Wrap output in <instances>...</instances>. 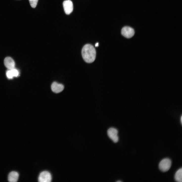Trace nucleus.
<instances>
[{
  "instance_id": "1",
  "label": "nucleus",
  "mask_w": 182,
  "mask_h": 182,
  "mask_svg": "<svg viewBox=\"0 0 182 182\" xmlns=\"http://www.w3.org/2000/svg\"><path fill=\"white\" fill-rule=\"evenodd\" d=\"M81 52L82 57L86 62L91 63L95 60L96 51L92 45L89 44L85 45L82 49Z\"/></svg>"
},
{
  "instance_id": "2",
  "label": "nucleus",
  "mask_w": 182,
  "mask_h": 182,
  "mask_svg": "<svg viewBox=\"0 0 182 182\" xmlns=\"http://www.w3.org/2000/svg\"><path fill=\"white\" fill-rule=\"evenodd\" d=\"M171 163V161L169 158H166L164 159L159 163V168L162 172H166L170 168Z\"/></svg>"
},
{
  "instance_id": "3",
  "label": "nucleus",
  "mask_w": 182,
  "mask_h": 182,
  "mask_svg": "<svg viewBox=\"0 0 182 182\" xmlns=\"http://www.w3.org/2000/svg\"><path fill=\"white\" fill-rule=\"evenodd\" d=\"M52 180V176L48 171H44L41 172L38 177V181L40 182H50Z\"/></svg>"
},
{
  "instance_id": "4",
  "label": "nucleus",
  "mask_w": 182,
  "mask_h": 182,
  "mask_svg": "<svg viewBox=\"0 0 182 182\" xmlns=\"http://www.w3.org/2000/svg\"><path fill=\"white\" fill-rule=\"evenodd\" d=\"M121 33L125 37L130 38L134 35V31L132 28L128 26H125L122 29Z\"/></svg>"
},
{
  "instance_id": "5",
  "label": "nucleus",
  "mask_w": 182,
  "mask_h": 182,
  "mask_svg": "<svg viewBox=\"0 0 182 182\" xmlns=\"http://www.w3.org/2000/svg\"><path fill=\"white\" fill-rule=\"evenodd\" d=\"M107 133L109 137L114 142L117 143L118 142L119 139L118 131L116 129L113 128H110L108 130Z\"/></svg>"
},
{
  "instance_id": "6",
  "label": "nucleus",
  "mask_w": 182,
  "mask_h": 182,
  "mask_svg": "<svg viewBox=\"0 0 182 182\" xmlns=\"http://www.w3.org/2000/svg\"><path fill=\"white\" fill-rule=\"evenodd\" d=\"M63 6L65 13L67 14H70L73 10V4L72 2L70 0L64 1L63 3Z\"/></svg>"
},
{
  "instance_id": "7",
  "label": "nucleus",
  "mask_w": 182,
  "mask_h": 182,
  "mask_svg": "<svg viewBox=\"0 0 182 182\" xmlns=\"http://www.w3.org/2000/svg\"><path fill=\"white\" fill-rule=\"evenodd\" d=\"M64 86L62 84L56 82H53L51 84V88L52 91L55 93H59L63 90Z\"/></svg>"
},
{
  "instance_id": "8",
  "label": "nucleus",
  "mask_w": 182,
  "mask_h": 182,
  "mask_svg": "<svg viewBox=\"0 0 182 182\" xmlns=\"http://www.w3.org/2000/svg\"><path fill=\"white\" fill-rule=\"evenodd\" d=\"M4 63L6 67L9 69L14 68L15 63L14 60L9 57H6L4 60Z\"/></svg>"
},
{
  "instance_id": "9",
  "label": "nucleus",
  "mask_w": 182,
  "mask_h": 182,
  "mask_svg": "<svg viewBox=\"0 0 182 182\" xmlns=\"http://www.w3.org/2000/svg\"><path fill=\"white\" fill-rule=\"evenodd\" d=\"M19 176V174L17 172H11L8 175V180L10 182H16L18 180Z\"/></svg>"
},
{
  "instance_id": "10",
  "label": "nucleus",
  "mask_w": 182,
  "mask_h": 182,
  "mask_svg": "<svg viewBox=\"0 0 182 182\" xmlns=\"http://www.w3.org/2000/svg\"><path fill=\"white\" fill-rule=\"evenodd\" d=\"M182 168L179 169L176 172L174 176L175 180L178 182L182 181Z\"/></svg>"
},
{
  "instance_id": "11",
  "label": "nucleus",
  "mask_w": 182,
  "mask_h": 182,
  "mask_svg": "<svg viewBox=\"0 0 182 182\" xmlns=\"http://www.w3.org/2000/svg\"><path fill=\"white\" fill-rule=\"evenodd\" d=\"M30 4L33 8H35L37 5L38 0H29Z\"/></svg>"
},
{
  "instance_id": "12",
  "label": "nucleus",
  "mask_w": 182,
  "mask_h": 182,
  "mask_svg": "<svg viewBox=\"0 0 182 182\" xmlns=\"http://www.w3.org/2000/svg\"><path fill=\"white\" fill-rule=\"evenodd\" d=\"M10 70L13 77H16L18 76L19 75V72L17 70L14 68Z\"/></svg>"
},
{
  "instance_id": "13",
  "label": "nucleus",
  "mask_w": 182,
  "mask_h": 182,
  "mask_svg": "<svg viewBox=\"0 0 182 182\" xmlns=\"http://www.w3.org/2000/svg\"><path fill=\"white\" fill-rule=\"evenodd\" d=\"M6 75L8 78L9 79L12 78L13 77L10 69H9L6 72Z\"/></svg>"
},
{
  "instance_id": "14",
  "label": "nucleus",
  "mask_w": 182,
  "mask_h": 182,
  "mask_svg": "<svg viewBox=\"0 0 182 182\" xmlns=\"http://www.w3.org/2000/svg\"><path fill=\"white\" fill-rule=\"evenodd\" d=\"M95 46L96 47H98V43H96L95 44Z\"/></svg>"
},
{
  "instance_id": "15",
  "label": "nucleus",
  "mask_w": 182,
  "mask_h": 182,
  "mask_svg": "<svg viewBox=\"0 0 182 182\" xmlns=\"http://www.w3.org/2000/svg\"><path fill=\"white\" fill-rule=\"evenodd\" d=\"M121 181H119V180L118 181H117V182H121Z\"/></svg>"
}]
</instances>
